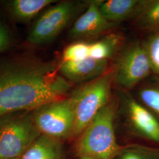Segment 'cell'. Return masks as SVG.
Returning <instances> with one entry per match:
<instances>
[{"label":"cell","mask_w":159,"mask_h":159,"mask_svg":"<svg viewBox=\"0 0 159 159\" xmlns=\"http://www.w3.org/2000/svg\"><path fill=\"white\" fill-rule=\"evenodd\" d=\"M71 84L58 66L30 55L0 60V117L66 98Z\"/></svg>","instance_id":"6da1fadb"},{"label":"cell","mask_w":159,"mask_h":159,"mask_svg":"<svg viewBox=\"0 0 159 159\" xmlns=\"http://www.w3.org/2000/svg\"><path fill=\"white\" fill-rule=\"evenodd\" d=\"M116 112L115 103L109 102L79 136L75 150L81 158L112 159L119 154L114 127Z\"/></svg>","instance_id":"7a4b0ae2"},{"label":"cell","mask_w":159,"mask_h":159,"mask_svg":"<svg viewBox=\"0 0 159 159\" xmlns=\"http://www.w3.org/2000/svg\"><path fill=\"white\" fill-rule=\"evenodd\" d=\"M114 80V69L81 85L69 97L74 108L75 122L72 137H79L97 113L110 102Z\"/></svg>","instance_id":"3957f363"},{"label":"cell","mask_w":159,"mask_h":159,"mask_svg":"<svg viewBox=\"0 0 159 159\" xmlns=\"http://www.w3.org/2000/svg\"><path fill=\"white\" fill-rule=\"evenodd\" d=\"M41 134L35 125L32 111L0 117V159L21 157Z\"/></svg>","instance_id":"277c9868"},{"label":"cell","mask_w":159,"mask_h":159,"mask_svg":"<svg viewBox=\"0 0 159 159\" xmlns=\"http://www.w3.org/2000/svg\"><path fill=\"white\" fill-rule=\"evenodd\" d=\"M32 113L35 125L41 134L61 141L73 136L75 116L69 97L43 105Z\"/></svg>","instance_id":"5b68a950"},{"label":"cell","mask_w":159,"mask_h":159,"mask_svg":"<svg viewBox=\"0 0 159 159\" xmlns=\"http://www.w3.org/2000/svg\"><path fill=\"white\" fill-rule=\"evenodd\" d=\"M82 7L83 2L75 1H64L51 6L34 23L27 41L34 45L51 42L68 26Z\"/></svg>","instance_id":"8992f818"},{"label":"cell","mask_w":159,"mask_h":159,"mask_svg":"<svg viewBox=\"0 0 159 159\" xmlns=\"http://www.w3.org/2000/svg\"><path fill=\"white\" fill-rule=\"evenodd\" d=\"M152 73L143 41H136L125 47L114 68L115 82L125 90L133 89Z\"/></svg>","instance_id":"52a82bcc"},{"label":"cell","mask_w":159,"mask_h":159,"mask_svg":"<svg viewBox=\"0 0 159 159\" xmlns=\"http://www.w3.org/2000/svg\"><path fill=\"white\" fill-rule=\"evenodd\" d=\"M121 97L127 121L133 130L147 140L159 143V120L126 91H121Z\"/></svg>","instance_id":"ba28073f"},{"label":"cell","mask_w":159,"mask_h":159,"mask_svg":"<svg viewBox=\"0 0 159 159\" xmlns=\"http://www.w3.org/2000/svg\"><path fill=\"white\" fill-rule=\"evenodd\" d=\"M102 1H89L85 12L80 16L69 31L71 39L79 40L94 37L113 29L117 24L110 23L100 11Z\"/></svg>","instance_id":"9c48e42d"},{"label":"cell","mask_w":159,"mask_h":159,"mask_svg":"<svg viewBox=\"0 0 159 159\" xmlns=\"http://www.w3.org/2000/svg\"><path fill=\"white\" fill-rule=\"evenodd\" d=\"M108 60L87 58L76 61H63L58 66L60 74L70 83H87L109 70Z\"/></svg>","instance_id":"30bf717a"},{"label":"cell","mask_w":159,"mask_h":159,"mask_svg":"<svg viewBox=\"0 0 159 159\" xmlns=\"http://www.w3.org/2000/svg\"><path fill=\"white\" fill-rule=\"evenodd\" d=\"M21 159H66V153L61 140L41 134Z\"/></svg>","instance_id":"8fae6325"},{"label":"cell","mask_w":159,"mask_h":159,"mask_svg":"<svg viewBox=\"0 0 159 159\" xmlns=\"http://www.w3.org/2000/svg\"><path fill=\"white\" fill-rule=\"evenodd\" d=\"M141 0L102 1L100 11L102 16L110 23L117 24L134 17Z\"/></svg>","instance_id":"7c38bea8"},{"label":"cell","mask_w":159,"mask_h":159,"mask_svg":"<svg viewBox=\"0 0 159 159\" xmlns=\"http://www.w3.org/2000/svg\"><path fill=\"white\" fill-rule=\"evenodd\" d=\"M133 18L143 31L151 34L159 31V0H141Z\"/></svg>","instance_id":"4fadbf2b"},{"label":"cell","mask_w":159,"mask_h":159,"mask_svg":"<svg viewBox=\"0 0 159 159\" xmlns=\"http://www.w3.org/2000/svg\"><path fill=\"white\" fill-rule=\"evenodd\" d=\"M57 2L54 0H14L10 2V11L17 20L27 21L47 7Z\"/></svg>","instance_id":"5bb4252c"},{"label":"cell","mask_w":159,"mask_h":159,"mask_svg":"<svg viewBox=\"0 0 159 159\" xmlns=\"http://www.w3.org/2000/svg\"><path fill=\"white\" fill-rule=\"evenodd\" d=\"M121 41V37L119 34L106 35L100 40L90 44V57L108 60L119 50Z\"/></svg>","instance_id":"9a60e30c"},{"label":"cell","mask_w":159,"mask_h":159,"mask_svg":"<svg viewBox=\"0 0 159 159\" xmlns=\"http://www.w3.org/2000/svg\"><path fill=\"white\" fill-rule=\"evenodd\" d=\"M139 102L159 121V81L148 82L138 90Z\"/></svg>","instance_id":"2e32d148"},{"label":"cell","mask_w":159,"mask_h":159,"mask_svg":"<svg viewBox=\"0 0 159 159\" xmlns=\"http://www.w3.org/2000/svg\"><path fill=\"white\" fill-rule=\"evenodd\" d=\"M152 73L159 76V31L151 33L143 41Z\"/></svg>","instance_id":"e0dca14e"},{"label":"cell","mask_w":159,"mask_h":159,"mask_svg":"<svg viewBox=\"0 0 159 159\" xmlns=\"http://www.w3.org/2000/svg\"><path fill=\"white\" fill-rule=\"evenodd\" d=\"M90 57V44L76 42L67 46L63 51L62 61H76Z\"/></svg>","instance_id":"ac0fdd59"},{"label":"cell","mask_w":159,"mask_h":159,"mask_svg":"<svg viewBox=\"0 0 159 159\" xmlns=\"http://www.w3.org/2000/svg\"><path fill=\"white\" fill-rule=\"evenodd\" d=\"M118 159H159V148L137 147L124 151Z\"/></svg>","instance_id":"d6986e66"},{"label":"cell","mask_w":159,"mask_h":159,"mask_svg":"<svg viewBox=\"0 0 159 159\" xmlns=\"http://www.w3.org/2000/svg\"><path fill=\"white\" fill-rule=\"evenodd\" d=\"M11 39L8 31L0 21V52L6 50L11 44Z\"/></svg>","instance_id":"ffe728a7"},{"label":"cell","mask_w":159,"mask_h":159,"mask_svg":"<svg viewBox=\"0 0 159 159\" xmlns=\"http://www.w3.org/2000/svg\"><path fill=\"white\" fill-rule=\"evenodd\" d=\"M82 159H91V158H89V157H82L81 158Z\"/></svg>","instance_id":"44dd1931"},{"label":"cell","mask_w":159,"mask_h":159,"mask_svg":"<svg viewBox=\"0 0 159 159\" xmlns=\"http://www.w3.org/2000/svg\"><path fill=\"white\" fill-rule=\"evenodd\" d=\"M21 159V157H18V158H13V159Z\"/></svg>","instance_id":"7402d4cb"}]
</instances>
